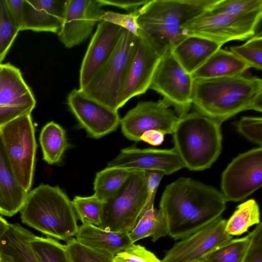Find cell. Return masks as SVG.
Returning a JSON list of instances; mask_svg holds the SVG:
<instances>
[{
	"label": "cell",
	"mask_w": 262,
	"mask_h": 262,
	"mask_svg": "<svg viewBox=\"0 0 262 262\" xmlns=\"http://www.w3.org/2000/svg\"><path fill=\"white\" fill-rule=\"evenodd\" d=\"M221 192L189 178H180L165 187L159 210L168 235L183 238L222 216L226 208Z\"/></svg>",
	"instance_id": "1"
},
{
	"label": "cell",
	"mask_w": 262,
	"mask_h": 262,
	"mask_svg": "<svg viewBox=\"0 0 262 262\" xmlns=\"http://www.w3.org/2000/svg\"><path fill=\"white\" fill-rule=\"evenodd\" d=\"M192 104L220 123L245 111H262V80L244 74L194 80Z\"/></svg>",
	"instance_id": "2"
},
{
	"label": "cell",
	"mask_w": 262,
	"mask_h": 262,
	"mask_svg": "<svg viewBox=\"0 0 262 262\" xmlns=\"http://www.w3.org/2000/svg\"><path fill=\"white\" fill-rule=\"evenodd\" d=\"M216 1L149 0L138 10L139 35L162 57L186 36L182 27Z\"/></svg>",
	"instance_id": "3"
},
{
	"label": "cell",
	"mask_w": 262,
	"mask_h": 262,
	"mask_svg": "<svg viewBox=\"0 0 262 262\" xmlns=\"http://www.w3.org/2000/svg\"><path fill=\"white\" fill-rule=\"evenodd\" d=\"M19 212L23 223L49 237L66 242L77 232L72 201L57 186L41 184L28 191Z\"/></svg>",
	"instance_id": "4"
},
{
	"label": "cell",
	"mask_w": 262,
	"mask_h": 262,
	"mask_svg": "<svg viewBox=\"0 0 262 262\" xmlns=\"http://www.w3.org/2000/svg\"><path fill=\"white\" fill-rule=\"evenodd\" d=\"M221 123L196 111L179 117L173 133V148L185 167L209 168L222 150Z\"/></svg>",
	"instance_id": "5"
},
{
	"label": "cell",
	"mask_w": 262,
	"mask_h": 262,
	"mask_svg": "<svg viewBox=\"0 0 262 262\" xmlns=\"http://www.w3.org/2000/svg\"><path fill=\"white\" fill-rule=\"evenodd\" d=\"M147 201L145 171L134 169L122 187L103 202L99 227L129 233L146 210Z\"/></svg>",
	"instance_id": "6"
},
{
	"label": "cell",
	"mask_w": 262,
	"mask_h": 262,
	"mask_svg": "<svg viewBox=\"0 0 262 262\" xmlns=\"http://www.w3.org/2000/svg\"><path fill=\"white\" fill-rule=\"evenodd\" d=\"M138 36L123 28L117 45L105 65L81 90L88 96L118 111V102Z\"/></svg>",
	"instance_id": "7"
},
{
	"label": "cell",
	"mask_w": 262,
	"mask_h": 262,
	"mask_svg": "<svg viewBox=\"0 0 262 262\" xmlns=\"http://www.w3.org/2000/svg\"><path fill=\"white\" fill-rule=\"evenodd\" d=\"M4 149L13 173L27 192L33 180L37 144L31 114L24 115L0 127Z\"/></svg>",
	"instance_id": "8"
},
{
	"label": "cell",
	"mask_w": 262,
	"mask_h": 262,
	"mask_svg": "<svg viewBox=\"0 0 262 262\" xmlns=\"http://www.w3.org/2000/svg\"><path fill=\"white\" fill-rule=\"evenodd\" d=\"M193 81L191 74L184 70L170 50L162 56L149 89L160 94L162 100L172 106L180 117L188 114L192 105Z\"/></svg>",
	"instance_id": "9"
},
{
	"label": "cell",
	"mask_w": 262,
	"mask_h": 262,
	"mask_svg": "<svg viewBox=\"0 0 262 262\" xmlns=\"http://www.w3.org/2000/svg\"><path fill=\"white\" fill-rule=\"evenodd\" d=\"M262 148H253L239 154L222 174L221 189L225 201L244 200L261 187Z\"/></svg>",
	"instance_id": "10"
},
{
	"label": "cell",
	"mask_w": 262,
	"mask_h": 262,
	"mask_svg": "<svg viewBox=\"0 0 262 262\" xmlns=\"http://www.w3.org/2000/svg\"><path fill=\"white\" fill-rule=\"evenodd\" d=\"M257 25L208 9L182 27L185 36L202 37L221 45L235 40H244L253 36Z\"/></svg>",
	"instance_id": "11"
},
{
	"label": "cell",
	"mask_w": 262,
	"mask_h": 262,
	"mask_svg": "<svg viewBox=\"0 0 262 262\" xmlns=\"http://www.w3.org/2000/svg\"><path fill=\"white\" fill-rule=\"evenodd\" d=\"M178 119L175 112L161 99L139 102L121 119L120 125L127 139L139 142L142 135L149 130L172 135Z\"/></svg>",
	"instance_id": "12"
},
{
	"label": "cell",
	"mask_w": 262,
	"mask_h": 262,
	"mask_svg": "<svg viewBox=\"0 0 262 262\" xmlns=\"http://www.w3.org/2000/svg\"><path fill=\"white\" fill-rule=\"evenodd\" d=\"M36 100L20 70L0 63V127L24 115L31 114Z\"/></svg>",
	"instance_id": "13"
},
{
	"label": "cell",
	"mask_w": 262,
	"mask_h": 262,
	"mask_svg": "<svg viewBox=\"0 0 262 262\" xmlns=\"http://www.w3.org/2000/svg\"><path fill=\"white\" fill-rule=\"evenodd\" d=\"M67 103L79 126L91 138H102L120 125L118 111L91 98L79 89H73L69 93Z\"/></svg>",
	"instance_id": "14"
},
{
	"label": "cell",
	"mask_w": 262,
	"mask_h": 262,
	"mask_svg": "<svg viewBox=\"0 0 262 262\" xmlns=\"http://www.w3.org/2000/svg\"><path fill=\"white\" fill-rule=\"evenodd\" d=\"M222 216L180 239L166 251L161 262H198L210 251L232 238L225 230Z\"/></svg>",
	"instance_id": "15"
},
{
	"label": "cell",
	"mask_w": 262,
	"mask_h": 262,
	"mask_svg": "<svg viewBox=\"0 0 262 262\" xmlns=\"http://www.w3.org/2000/svg\"><path fill=\"white\" fill-rule=\"evenodd\" d=\"M161 57L141 35L138 36L120 94L119 108L149 89Z\"/></svg>",
	"instance_id": "16"
},
{
	"label": "cell",
	"mask_w": 262,
	"mask_h": 262,
	"mask_svg": "<svg viewBox=\"0 0 262 262\" xmlns=\"http://www.w3.org/2000/svg\"><path fill=\"white\" fill-rule=\"evenodd\" d=\"M97 0H68L61 27L60 41L71 48L86 40L104 11Z\"/></svg>",
	"instance_id": "17"
},
{
	"label": "cell",
	"mask_w": 262,
	"mask_h": 262,
	"mask_svg": "<svg viewBox=\"0 0 262 262\" xmlns=\"http://www.w3.org/2000/svg\"><path fill=\"white\" fill-rule=\"evenodd\" d=\"M123 28L101 21L82 59L79 72V89H83L100 71L113 54Z\"/></svg>",
	"instance_id": "18"
},
{
	"label": "cell",
	"mask_w": 262,
	"mask_h": 262,
	"mask_svg": "<svg viewBox=\"0 0 262 262\" xmlns=\"http://www.w3.org/2000/svg\"><path fill=\"white\" fill-rule=\"evenodd\" d=\"M108 167H121L144 171L158 170L170 174L185 167L174 148L140 149L134 147L121 150L108 163Z\"/></svg>",
	"instance_id": "19"
},
{
	"label": "cell",
	"mask_w": 262,
	"mask_h": 262,
	"mask_svg": "<svg viewBox=\"0 0 262 262\" xmlns=\"http://www.w3.org/2000/svg\"><path fill=\"white\" fill-rule=\"evenodd\" d=\"M67 1L24 0L23 30L58 33L61 27Z\"/></svg>",
	"instance_id": "20"
},
{
	"label": "cell",
	"mask_w": 262,
	"mask_h": 262,
	"mask_svg": "<svg viewBox=\"0 0 262 262\" xmlns=\"http://www.w3.org/2000/svg\"><path fill=\"white\" fill-rule=\"evenodd\" d=\"M75 236L76 239L85 246L112 256L134 244L128 233L106 231L89 224H82L79 226Z\"/></svg>",
	"instance_id": "21"
},
{
	"label": "cell",
	"mask_w": 262,
	"mask_h": 262,
	"mask_svg": "<svg viewBox=\"0 0 262 262\" xmlns=\"http://www.w3.org/2000/svg\"><path fill=\"white\" fill-rule=\"evenodd\" d=\"M222 46L208 39L190 35L186 36L170 51L184 70L191 74Z\"/></svg>",
	"instance_id": "22"
},
{
	"label": "cell",
	"mask_w": 262,
	"mask_h": 262,
	"mask_svg": "<svg viewBox=\"0 0 262 262\" xmlns=\"http://www.w3.org/2000/svg\"><path fill=\"white\" fill-rule=\"evenodd\" d=\"M27 193L13 173L0 134V214L11 217L19 212Z\"/></svg>",
	"instance_id": "23"
},
{
	"label": "cell",
	"mask_w": 262,
	"mask_h": 262,
	"mask_svg": "<svg viewBox=\"0 0 262 262\" xmlns=\"http://www.w3.org/2000/svg\"><path fill=\"white\" fill-rule=\"evenodd\" d=\"M33 235L18 224H9L0 241V260L3 262H40L30 245Z\"/></svg>",
	"instance_id": "24"
},
{
	"label": "cell",
	"mask_w": 262,
	"mask_h": 262,
	"mask_svg": "<svg viewBox=\"0 0 262 262\" xmlns=\"http://www.w3.org/2000/svg\"><path fill=\"white\" fill-rule=\"evenodd\" d=\"M249 68L231 51L220 48L191 75L193 80L232 77L243 75Z\"/></svg>",
	"instance_id": "25"
},
{
	"label": "cell",
	"mask_w": 262,
	"mask_h": 262,
	"mask_svg": "<svg viewBox=\"0 0 262 262\" xmlns=\"http://www.w3.org/2000/svg\"><path fill=\"white\" fill-rule=\"evenodd\" d=\"M39 140L43 159L49 164L60 162L65 151L70 146L64 129L53 121L43 127Z\"/></svg>",
	"instance_id": "26"
},
{
	"label": "cell",
	"mask_w": 262,
	"mask_h": 262,
	"mask_svg": "<svg viewBox=\"0 0 262 262\" xmlns=\"http://www.w3.org/2000/svg\"><path fill=\"white\" fill-rule=\"evenodd\" d=\"M208 10L258 25L262 16V0H216Z\"/></svg>",
	"instance_id": "27"
},
{
	"label": "cell",
	"mask_w": 262,
	"mask_h": 262,
	"mask_svg": "<svg viewBox=\"0 0 262 262\" xmlns=\"http://www.w3.org/2000/svg\"><path fill=\"white\" fill-rule=\"evenodd\" d=\"M128 235L134 244L147 237H151L152 241L156 242L168 235L165 219L159 209L154 207L149 208L143 214Z\"/></svg>",
	"instance_id": "28"
},
{
	"label": "cell",
	"mask_w": 262,
	"mask_h": 262,
	"mask_svg": "<svg viewBox=\"0 0 262 262\" xmlns=\"http://www.w3.org/2000/svg\"><path fill=\"white\" fill-rule=\"evenodd\" d=\"M134 170L106 167L98 172L94 181V195L105 201L122 187Z\"/></svg>",
	"instance_id": "29"
},
{
	"label": "cell",
	"mask_w": 262,
	"mask_h": 262,
	"mask_svg": "<svg viewBox=\"0 0 262 262\" xmlns=\"http://www.w3.org/2000/svg\"><path fill=\"white\" fill-rule=\"evenodd\" d=\"M259 207L254 199H250L239 204L227 221L225 230L229 235H240L249 228L260 223Z\"/></svg>",
	"instance_id": "30"
},
{
	"label": "cell",
	"mask_w": 262,
	"mask_h": 262,
	"mask_svg": "<svg viewBox=\"0 0 262 262\" xmlns=\"http://www.w3.org/2000/svg\"><path fill=\"white\" fill-rule=\"evenodd\" d=\"M249 243L248 235L232 238L210 251L198 262H243Z\"/></svg>",
	"instance_id": "31"
},
{
	"label": "cell",
	"mask_w": 262,
	"mask_h": 262,
	"mask_svg": "<svg viewBox=\"0 0 262 262\" xmlns=\"http://www.w3.org/2000/svg\"><path fill=\"white\" fill-rule=\"evenodd\" d=\"M30 243L40 262H71L65 246L52 238L33 234Z\"/></svg>",
	"instance_id": "32"
},
{
	"label": "cell",
	"mask_w": 262,
	"mask_h": 262,
	"mask_svg": "<svg viewBox=\"0 0 262 262\" xmlns=\"http://www.w3.org/2000/svg\"><path fill=\"white\" fill-rule=\"evenodd\" d=\"M77 218L83 224L99 227L101 224L103 202L93 195L76 196L72 201Z\"/></svg>",
	"instance_id": "33"
},
{
	"label": "cell",
	"mask_w": 262,
	"mask_h": 262,
	"mask_svg": "<svg viewBox=\"0 0 262 262\" xmlns=\"http://www.w3.org/2000/svg\"><path fill=\"white\" fill-rule=\"evenodd\" d=\"M230 51L250 68L262 69V35L255 34L244 44L230 47Z\"/></svg>",
	"instance_id": "34"
},
{
	"label": "cell",
	"mask_w": 262,
	"mask_h": 262,
	"mask_svg": "<svg viewBox=\"0 0 262 262\" xmlns=\"http://www.w3.org/2000/svg\"><path fill=\"white\" fill-rule=\"evenodd\" d=\"M19 31L8 13L5 0H0V63L5 58Z\"/></svg>",
	"instance_id": "35"
},
{
	"label": "cell",
	"mask_w": 262,
	"mask_h": 262,
	"mask_svg": "<svg viewBox=\"0 0 262 262\" xmlns=\"http://www.w3.org/2000/svg\"><path fill=\"white\" fill-rule=\"evenodd\" d=\"M64 246L71 262H113L114 256L86 246L75 238L66 241Z\"/></svg>",
	"instance_id": "36"
},
{
	"label": "cell",
	"mask_w": 262,
	"mask_h": 262,
	"mask_svg": "<svg viewBox=\"0 0 262 262\" xmlns=\"http://www.w3.org/2000/svg\"><path fill=\"white\" fill-rule=\"evenodd\" d=\"M113 262H161L155 254L140 245L133 244L114 256Z\"/></svg>",
	"instance_id": "37"
},
{
	"label": "cell",
	"mask_w": 262,
	"mask_h": 262,
	"mask_svg": "<svg viewBox=\"0 0 262 262\" xmlns=\"http://www.w3.org/2000/svg\"><path fill=\"white\" fill-rule=\"evenodd\" d=\"M237 131L249 141L262 145V119L259 117H243L236 124Z\"/></svg>",
	"instance_id": "38"
},
{
	"label": "cell",
	"mask_w": 262,
	"mask_h": 262,
	"mask_svg": "<svg viewBox=\"0 0 262 262\" xmlns=\"http://www.w3.org/2000/svg\"><path fill=\"white\" fill-rule=\"evenodd\" d=\"M138 10L128 14H121L113 11H104L100 17L101 21H108L119 26L136 36L139 35V28L137 18Z\"/></svg>",
	"instance_id": "39"
},
{
	"label": "cell",
	"mask_w": 262,
	"mask_h": 262,
	"mask_svg": "<svg viewBox=\"0 0 262 262\" xmlns=\"http://www.w3.org/2000/svg\"><path fill=\"white\" fill-rule=\"evenodd\" d=\"M249 243L243 262H262V224L256 225L248 234Z\"/></svg>",
	"instance_id": "40"
},
{
	"label": "cell",
	"mask_w": 262,
	"mask_h": 262,
	"mask_svg": "<svg viewBox=\"0 0 262 262\" xmlns=\"http://www.w3.org/2000/svg\"><path fill=\"white\" fill-rule=\"evenodd\" d=\"M146 183L147 190L146 210L154 207V202L156 191L160 181L165 173L158 170L145 171Z\"/></svg>",
	"instance_id": "41"
},
{
	"label": "cell",
	"mask_w": 262,
	"mask_h": 262,
	"mask_svg": "<svg viewBox=\"0 0 262 262\" xmlns=\"http://www.w3.org/2000/svg\"><path fill=\"white\" fill-rule=\"evenodd\" d=\"M8 13L19 31L24 26V0H5Z\"/></svg>",
	"instance_id": "42"
},
{
	"label": "cell",
	"mask_w": 262,
	"mask_h": 262,
	"mask_svg": "<svg viewBox=\"0 0 262 262\" xmlns=\"http://www.w3.org/2000/svg\"><path fill=\"white\" fill-rule=\"evenodd\" d=\"M103 7L112 6L125 10L130 12L138 10L149 0H97Z\"/></svg>",
	"instance_id": "43"
},
{
	"label": "cell",
	"mask_w": 262,
	"mask_h": 262,
	"mask_svg": "<svg viewBox=\"0 0 262 262\" xmlns=\"http://www.w3.org/2000/svg\"><path fill=\"white\" fill-rule=\"evenodd\" d=\"M165 134L156 130H149L144 132L140 137V141L151 145L158 146L162 143Z\"/></svg>",
	"instance_id": "44"
},
{
	"label": "cell",
	"mask_w": 262,
	"mask_h": 262,
	"mask_svg": "<svg viewBox=\"0 0 262 262\" xmlns=\"http://www.w3.org/2000/svg\"><path fill=\"white\" fill-rule=\"evenodd\" d=\"M9 226V223L0 216V241L4 234L7 231Z\"/></svg>",
	"instance_id": "45"
},
{
	"label": "cell",
	"mask_w": 262,
	"mask_h": 262,
	"mask_svg": "<svg viewBox=\"0 0 262 262\" xmlns=\"http://www.w3.org/2000/svg\"><path fill=\"white\" fill-rule=\"evenodd\" d=\"M0 262H3V261H1V260H0Z\"/></svg>",
	"instance_id": "46"
}]
</instances>
